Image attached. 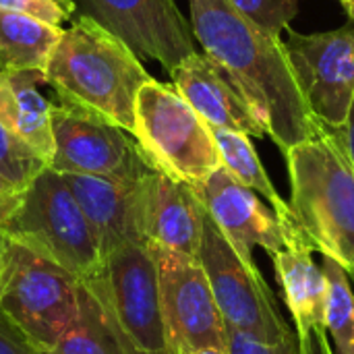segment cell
Segmentation results:
<instances>
[{
	"instance_id": "21",
	"label": "cell",
	"mask_w": 354,
	"mask_h": 354,
	"mask_svg": "<svg viewBox=\"0 0 354 354\" xmlns=\"http://www.w3.org/2000/svg\"><path fill=\"white\" fill-rule=\"evenodd\" d=\"M212 131H214L216 145L220 151L222 168L234 180H239L247 189L261 195L272 205L278 220L282 224H288L292 220L290 205H288V201L282 199V195L270 180V176L251 143V137L245 133H239V131H230V129H212Z\"/></svg>"
},
{
	"instance_id": "14",
	"label": "cell",
	"mask_w": 354,
	"mask_h": 354,
	"mask_svg": "<svg viewBox=\"0 0 354 354\" xmlns=\"http://www.w3.org/2000/svg\"><path fill=\"white\" fill-rule=\"evenodd\" d=\"M139 222L147 245L199 259L205 207L191 185L160 170L143 176L139 185Z\"/></svg>"
},
{
	"instance_id": "29",
	"label": "cell",
	"mask_w": 354,
	"mask_h": 354,
	"mask_svg": "<svg viewBox=\"0 0 354 354\" xmlns=\"http://www.w3.org/2000/svg\"><path fill=\"white\" fill-rule=\"evenodd\" d=\"M336 133H338V137H340V143H342V147H344V151H346L351 164L354 166V104L353 110H351V116H348V122H346L340 131H336Z\"/></svg>"
},
{
	"instance_id": "16",
	"label": "cell",
	"mask_w": 354,
	"mask_h": 354,
	"mask_svg": "<svg viewBox=\"0 0 354 354\" xmlns=\"http://www.w3.org/2000/svg\"><path fill=\"white\" fill-rule=\"evenodd\" d=\"M79 201L106 259L127 243H145L139 222L141 180H114L89 174H62Z\"/></svg>"
},
{
	"instance_id": "18",
	"label": "cell",
	"mask_w": 354,
	"mask_h": 354,
	"mask_svg": "<svg viewBox=\"0 0 354 354\" xmlns=\"http://www.w3.org/2000/svg\"><path fill=\"white\" fill-rule=\"evenodd\" d=\"M39 83H44L41 71L0 68V122L50 164L54 156V104L39 93Z\"/></svg>"
},
{
	"instance_id": "23",
	"label": "cell",
	"mask_w": 354,
	"mask_h": 354,
	"mask_svg": "<svg viewBox=\"0 0 354 354\" xmlns=\"http://www.w3.org/2000/svg\"><path fill=\"white\" fill-rule=\"evenodd\" d=\"M48 166L50 164L35 149H31L0 122V176L17 193L23 195L33 178Z\"/></svg>"
},
{
	"instance_id": "20",
	"label": "cell",
	"mask_w": 354,
	"mask_h": 354,
	"mask_svg": "<svg viewBox=\"0 0 354 354\" xmlns=\"http://www.w3.org/2000/svg\"><path fill=\"white\" fill-rule=\"evenodd\" d=\"M37 354H127L118 334L93 290L81 282L79 313L73 326L46 351Z\"/></svg>"
},
{
	"instance_id": "10",
	"label": "cell",
	"mask_w": 354,
	"mask_h": 354,
	"mask_svg": "<svg viewBox=\"0 0 354 354\" xmlns=\"http://www.w3.org/2000/svg\"><path fill=\"white\" fill-rule=\"evenodd\" d=\"M284 46L311 114L322 127L340 131L354 104V25L319 33L288 29Z\"/></svg>"
},
{
	"instance_id": "24",
	"label": "cell",
	"mask_w": 354,
	"mask_h": 354,
	"mask_svg": "<svg viewBox=\"0 0 354 354\" xmlns=\"http://www.w3.org/2000/svg\"><path fill=\"white\" fill-rule=\"evenodd\" d=\"M301 0H230V4L263 33L280 37L299 12Z\"/></svg>"
},
{
	"instance_id": "28",
	"label": "cell",
	"mask_w": 354,
	"mask_h": 354,
	"mask_svg": "<svg viewBox=\"0 0 354 354\" xmlns=\"http://www.w3.org/2000/svg\"><path fill=\"white\" fill-rule=\"evenodd\" d=\"M21 201V193H17L2 176H0V228L6 224V220L12 216Z\"/></svg>"
},
{
	"instance_id": "5",
	"label": "cell",
	"mask_w": 354,
	"mask_h": 354,
	"mask_svg": "<svg viewBox=\"0 0 354 354\" xmlns=\"http://www.w3.org/2000/svg\"><path fill=\"white\" fill-rule=\"evenodd\" d=\"M133 137L156 170L191 187L222 168L212 127L172 85L156 79L137 93Z\"/></svg>"
},
{
	"instance_id": "17",
	"label": "cell",
	"mask_w": 354,
	"mask_h": 354,
	"mask_svg": "<svg viewBox=\"0 0 354 354\" xmlns=\"http://www.w3.org/2000/svg\"><path fill=\"white\" fill-rule=\"evenodd\" d=\"M313 253L303 239H297L272 257L276 280L299 336L326 332L328 284L324 270L313 261Z\"/></svg>"
},
{
	"instance_id": "35",
	"label": "cell",
	"mask_w": 354,
	"mask_h": 354,
	"mask_svg": "<svg viewBox=\"0 0 354 354\" xmlns=\"http://www.w3.org/2000/svg\"><path fill=\"white\" fill-rule=\"evenodd\" d=\"M340 2H342V4H344V2H348V0H340Z\"/></svg>"
},
{
	"instance_id": "1",
	"label": "cell",
	"mask_w": 354,
	"mask_h": 354,
	"mask_svg": "<svg viewBox=\"0 0 354 354\" xmlns=\"http://www.w3.org/2000/svg\"><path fill=\"white\" fill-rule=\"evenodd\" d=\"M191 29L282 151L322 131L297 85L282 37L251 25L230 0H191Z\"/></svg>"
},
{
	"instance_id": "6",
	"label": "cell",
	"mask_w": 354,
	"mask_h": 354,
	"mask_svg": "<svg viewBox=\"0 0 354 354\" xmlns=\"http://www.w3.org/2000/svg\"><path fill=\"white\" fill-rule=\"evenodd\" d=\"M81 280L52 259L6 236L0 272V309L37 353L50 348L79 313Z\"/></svg>"
},
{
	"instance_id": "30",
	"label": "cell",
	"mask_w": 354,
	"mask_h": 354,
	"mask_svg": "<svg viewBox=\"0 0 354 354\" xmlns=\"http://www.w3.org/2000/svg\"><path fill=\"white\" fill-rule=\"evenodd\" d=\"M354 286V276H351ZM313 336V346H315V354H336L334 353V346L330 342V336L328 332H322V334H311Z\"/></svg>"
},
{
	"instance_id": "8",
	"label": "cell",
	"mask_w": 354,
	"mask_h": 354,
	"mask_svg": "<svg viewBox=\"0 0 354 354\" xmlns=\"http://www.w3.org/2000/svg\"><path fill=\"white\" fill-rule=\"evenodd\" d=\"M199 263L209 280L226 330L261 342H280L295 334L257 263H247L234 251L207 212Z\"/></svg>"
},
{
	"instance_id": "15",
	"label": "cell",
	"mask_w": 354,
	"mask_h": 354,
	"mask_svg": "<svg viewBox=\"0 0 354 354\" xmlns=\"http://www.w3.org/2000/svg\"><path fill=\"white\" fill-rule=\"evenodd\" d=\"M172 87L212 127L266 137V124L226 73L205 54H191L170 71Z\"/></svg>"
},
{
	"instance_id": "3",
	"label": "cell",
	"mask_w": 354,
	"mask_h": 354,
	"mask_svg": "<svg viewBox=\"0 0 354 354\" xmlns=\"http://www.w3.org/2000/svg\"><path fill=\"white\" fill-rule=\"evenodd\" d=\"M290 176L286 245L301 236L354 276V166L336 131H322L284 151Z\"/></svg>"
},
{
	"instance_id": "27",
	"label": "cell",
	"mask_w": 354,
	"mask_h": 354,
	"mask_svg": "<svg viewBox=\"0 0 354 354\" xmlns=\"http://www.w3.org/2000/svg\"><path fill=\"white\" fill-rule=\"evenodd\" d=\"M0 354H37L23 330L0 309Z\"/></svg>"
},
{
	"instance_id": "2",
	"label": "cell",
	"mask_w": 354,
	"mask_h": 354,
	"mask_svg": "<svg viewBox=\"0 0 354 354\" xmlns=\"http://www.w3.org/2000/svg\"><path fill=\"white\" fill-rule=\"evenodd\" d=\"M153 79L141 58L112 31L87 15H75L62 31L44 83L58 102L85 108L133 135L139 89Z\"/></svg>"
},
{
	"instance_id": "7",
	"label": "cell",
	"mask_w": 354,
	"mask_h": 354,
	"mask_svg": "<svg viewBox=\"0 0 354 354\" xmlns=\"http://www.w3.org/2000/svg\"><path fill=\"white\" fill-rule=\"evenodd\" d=\"M102 301L127 354H174L160 295L156 259L147 243L112 251L100 274L85 282Z\"/></svg>"
},
{
	"instance_id": "33",
	"label": "cell",
	"mask_w": 354,
	"mask_h": 354,
	"mask_svg": "<svg viewBox=\"0 0 354 354\" xmlns=\"http://www.w3.org/2000/svg\"><path fill=\"white\" fill-rule=\"evenodd\" d=\"M344 6V10H346V15H348V21L354 25V0H348V2H344L342 4Z\"/></svg>"
},
{
	"instance_id": "31",
	"label": "cell",
	"mask_w": 354,
	"mask_h": 354,
	"mask_svg": "<svg viewBox=\"0 0 354 354\" xmlns=\"http://www.w3.org/2000/svg\"><path fill=\"white\" fill-rule=\"evenodd\" d=\"M299 346H301V354H315V346H313V336L307 334V336H299Z\"/></svg>"
},
{
	"instance_id": "9",
	"label": "cell",
	"mask_w": 354,
	"mask_h": 354,
	"mask_svg": "<svg viewBox=\"0 0 354 354\" xmlns=\"http://www.w3.org/2000/svg\"><path fill=\"white\" fill-rule=\"evenodd\" d=\"M52 135L50 168L60 174L141 180L156 170L129 131L85 108L64 102L54 104Z\"/></svg>"
},
{
	"instance_id": "4",
	"label": "cell",
	"mask_w": 354,
	"mask_h": 354,
	"mask_svg": "<svg viewBox=\"0 0 354 354\" xmlns=\"http://www.w3.org/2000/svg\"><path fill=\"white\" fill-rule=\"evenodd\" d=\"M2 230L8 239L68 270L81 282L95 278L104 266L95 234L79 201L62 174L50 166L21 195Z\"/></svg>"
},
{
	"instance_id": "25",
	"label": "cell",
	"mask_w": 354,
	"mask_h": 354,
	"mask_svg": "<svg viewBox=\"0 0 354 354\" xmlns=\"http://www.w3.org/2000/svg\"><path fill=\"white\" fill-rule=\"evenodd\" d=\"M0 8L23 12L56 27H62L77 15L75 0H0Z\"/></svg>"
},
{
	"instance_id": "19",
	"label": "cell",
	"mask_w": 354,
	"mask_h": 354,
	"mask_svg": "<svg viewBox=\"0 0 354 354\" xmlns=\"http://www.w3.org/2000/svg\"><path fill=\"white\" fill-rule=\"evenodd\" d=\"M64 27L0 8V68L46 71Z\"/></svg>"
},
{
	"instance_id": "13",
	"label": "cell",
	"mask_w": 354,
	"mask_h": 354,
	"mask_svg": "<svg viewBox=\"0 0 354 354\" xmlns=\"http://www.w3.org/2000/svg\"><path fill=\"white\" fill-rule=\"evenodd\" d=\"M193 189L209 218L247 263H255V247L270 257L286 249V232L276 212L261 201V195L234 180L224 168Z\"/></svg>"
},
{
	"instance_id": "11",
	"label": "cell",
	"mask_w": 354,
	"mask_h": 354,
	"mask_svg": "<svg viewBox=\"0 0 354 354\" xmlns=\"http://www.w3.org/2000/svg\"><path fill=\"white\" fill-rule=\"evenodd\" d=\"M156 259L164 317L174 354L226 348V326L199 259L147 245Z\"/></svg>"
},
{
	"instance_id": "34",
	"label": "cell",
	"mask_w": 354,
	"mask_h": 354,
	"mask_svg": "<svg viewBox=\"0 0 354 354\" xmlns=\"http://www.w3.org/2000/svg\"><path fill=\"white\" fill-rule=\"evenodd\" d=\"M4 245H6V234L0 228V272H2V255H4Z\"/></svg>"
},
{
	"instance_id": "12",
	"label": "cell",
	"mask_w": 354,
	"mask_h": 354,
	"mask_svg": "<svg viewBox=\"0 0 354 354\" xmlns=\"http://www.w3.org/2000/svg\"><path fill=\"white\" fill-rule=\"evenodd\" d=\"M87 15L118 35L139 58L156 60L168 73L195 54L191 23L174 0H75Z\"/></svg>"
},
{
	"instance_id": "22",
	"label": "cell",
	"mask_w": 354,
	"mask_h": 354,
	"mask_svg": "<svg viewBox=\"0 0 354 354\" xmlns=\"http://www.w3.org/2000/svg\"><path fill=\"white\" fill-rule=\"evenodd\" d=\"M326 274V332L336 354H354V286L351 274L332 257L322 259Z\"/></svg>"
},
{
	"instance_id": "26",
	"label": "cell",
	"mask_w": 354,
	"mask_h": 354,
	"mask_svg": "<svg viewBox=\"0 0 354 354\" xmlns=\"http://www.w3.org/2000/svg\"><path fill=\"white\" fill-rule=\"evenodd\" d=\"M226 351L228 354H301L297 332L280 342H261L239 332L226 330Z\"/></svg>"
},
{
	"instance_id": "32",
	"label": "cell",
	"mask_w": 354,
	"mask_h": 354,
	"mask_svg": "<svg viewBox=\"0 0 354 354\" xmlns=\"http://www.w3.org/2000/svg\"><path fill=\"white\" fill-rule=\"evenodd\" d=\"M191 354H228L226 348H201V351H195Z\"/></svg>"
}]
</instances>
